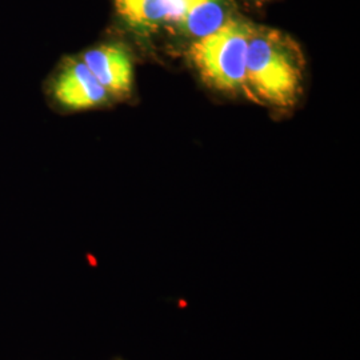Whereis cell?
Masks as SVG:
<instances>
[{"mask_svg": "<svg viewBox=\"0 0 360 360\" xmlns=\"http://www.w3.org/2000/svg\"><path fill=\"white\" fill-rule=\"evenodd\" d=\"M229 19L227 0H178L172 25L195 40L214 32Z\"/></svg>", "mask_w": 360, "mask_h": 360, "instance_id": "5", "label": "cell"}, {"mask_svg": "<svg viewBox=\"0 0 360 360\" xmlns=\"http://www.w3.org/2000/svg\"><path fill=\"white\" fill-rule=\"evenodd\" d=\"M117 15L131 28L141 32L162 25H172L178 0H114Z\"/></svg>", "mask_w": 360, "mask_h": 360, "instance_id": "6", "label": "cell"}, {"mask_svg": "<svg viewBox=\"0 0 360 360\" xmlns=\"http://www.w3.org/2000/svg\"><path fill=\"white\" fill-rule=\"evenodd\" d=\"M250 27L231 18L214 32L193 40L190 60L211 87L224 92L245 91Z\"/></svg>", "mask_w": 360, "mask_h": 360, "instance_id": "2", "label": "cell"}, {"mask_svg": "<svg viewBox=\"0 0 360 360\" xmlns=\"http://www.w3.org/2000/svg\"><path fill=\"white\" fill-rule=\"evenodd\" d=\"M303 53L294 39L275 28L250 27L245 91L257 102L288 107L303 83Z\"/></svg>", "mask_w": 360, "mask_h": 360, "instance_id": "1", "label": "cell"}, {"mask_svg": "<svg viewBox=\"0 0 360 360\" xmlns=\"http://www.w3.org/2000/svg\"><path fill=\"white\" fill-rule=\"evenodd\" d=\"M53 95L59 103L72 111L98 107L110 98L82 59H72L65 63L55 80Z\"/></svg>", "mask_w": 360, "mask_h": 360, "instance_id": "3", "label": "cell"}, {"mask_svg": "<svg viewBox=\"0 0 360 360\" xmlns=\"http://www.w3.org/2000/svg\"><path fill=\"white\" fill-rule=\"evenodd\" d=\"M83 63L108 95L124 96L134 82V65L129 51L119 44H104L84 52Z\"/></svg>", "mask_w": 360, "mask_h": 360, "instance_id": "4", "label": "cell"}]
</instances>
